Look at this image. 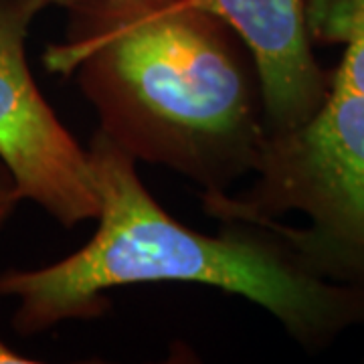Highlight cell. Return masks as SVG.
<instances>
[{"instance_id": "obj_1", "label": "cell", "mask_w": 364, "mask_h": 364, "mask_svg": "<svg viewBox=\"0 0 364 364\" xmlns=\"http://www.w3.org/2000/svg\"><path fill=\"white\" fill-rule=\"evenodd\" d=\"M87 158L100 198L93 237L45 267L0 273V298L16 301V334L102 318L117 287L162 282L241 296L312 352L364 326V249L273 217L225 219L207 235L168 215L136 160L104 132L91 138Z\"/></svg>"}, {"instance_id": "obj_2", "label": "cell", "mask_w": 364, "mask_h": 364, "mask_svg": "<svg viewBox=\"0 0 364 364\" xmlns=\"http://www.w3.org/2000/svg\"><path fill=\"white\" fill-rule=\"evenodd\" d=\"M49 73L73 75L100 132L136 162L200 193L253 174L267 140L255 61L221 18L191 0H83Z\"/></svg>"}, {"instance_id": "obj_3", "label": "cell", "mask_w": 364, "mask_h": 364, "mask_svg": "<svg viewBox=\"0 0 364 364\" xmlns=\"http://www.w3.org/2000/svg\"><path fill=\"white\" fill-rule=\"evenodd\" d=\"M253 176L239 193H200L203 210L217 221L296 210L322 233L364 249V95L330 85L308 122L267 136Z\"/></svg>"}, {"instance_id": "obj_4", "label": "cell", "mask_w": 364, "mask_h": 364, "mask_svg": "<svg viewBox=\"0 0 364 364\" xmlns=\"http://www.w3.org/2000/svg\"><path fill=\"white\" fill-rule=\"evenodd\" d=\"M31 18L0 9V160L25 200L65 229L95 221L100 198L87 148L47 104L26 61Z\"/></svg>"}, {"instance_id": "obj_5", "label": "cell", "mask_w": 364, "mask_h": 364, "mask_svg": "<svg viewBox=\"0 0 364 364\" xmlns=\"http://www.w3.org/2000/svg\"><path fill=\"white\" fill-rule=\"evenodd\" d=\"M215 14L251 53L259 75L265 128L294 130L320 109L332 71L316 59L306 0H191Z\"/></svg>"}, {"instance_id": "obj_6", "label": "cell", "mask_w": 364, "mask_h": 364, "mask_svg": "<svg viewBox=\"0 0 364 364\" xmlns=\"http://www.w3.org/2000/svg\"><path fill=\"white\" fill-rule=\"evenodd\" d=\"M314 41L348 43L364 39V0H306Z\"/></svg>"}, {"instance_id": "obj_7", "label": "cell", "mask_w": 364, "mask_h": 364, "mask_svg": "<svg viewBox=\"0 0 364 364\" xmlns=\"http://www.w3.org/2000/svg\"><path fill=\"white\" fill-rule=\"evenodd\" d=\"M344 47L338 67L332 69L330 85L364 95V39H352Z\"/></svg>"}, {"instance_id": "obj_8", "label": "cell", "mask_w": 364, "mask_h": 364, "mask_svg": "<svg viewBox=\"0 0 364 364\" xmlns=\"http://www.w3.org/2000/svg\"><path fill=\"white\" fill-rule=\"evenodd\" d=\"M23 200L25 198H23L16 182H14L11 170L6 168L0 160V227L13 217L14 210L18 208Z\"/></svg>"}, {"instance_id": "obj_9", "label": "cell", "mask_w": 364, "mask_h": 364, "mask_svg": "<svg viewBox=\"0 0 364 364\" xmlns=\"http://www.w3.org/2000/svg\"><path fill=\"white\" fill-rule=\"evenodd\" d=\"M77 2H83V0H16L13 4V9L21 11L25 16H28L33 21L41 11H45L49 6H67L69 9V6H73Z\"/></svg>"}, {"instance_id": "obj_10", "label": "cell", "mask_w": 364, "mask_h": 364, "mask_svg": "<svg viewBox=\"0 0 364 364\" xmlns=\"http://www.w3.org/2000/svg\"><path fill=\"white\" fill-rule=\"evenodd\" d=\"M35 358H28L23 352L14 350L4 340L0 338V364H35Z\"/></svg>"}, {"instance_id": "obj_11", "label": "cell", "mask_w": 364, "mask_h": 364, "mask_svg": "<svg viewBox=\"0 0 364 364\" xmlns=\"http://www.w3.org/2000/svg\"><path fill=\"white\" fill-rule=\"evenodd\" d=\"M16 0H0V9H6V6H13Z\"/></svg>"}]
</instances>
